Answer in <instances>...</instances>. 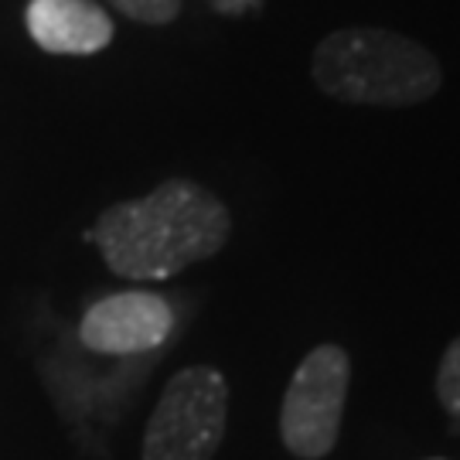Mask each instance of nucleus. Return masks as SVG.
<instances>
[{
	"mask_svg": "<svg viewBox=\"0 0 460 460\" xmlns=\"http://www.w3.org/2000/svg\"><path fill=\"white\" fill-rule=\"evenodd\" d=\"M28 34L51 55H96L113 41V17L93 0H31Z\"/></svg>",
	"mask_w": 460,
	"mask_h": 460,
	"instance_id": "nucleus-6",
	"label": "nucleus"
},
{
	"mask_svg": "<svg viewBox=\"0 0 460 460\" xmlns=\"http://www.w3.org/2000/svg\"><path fill=\"white\" fill-rule=\"evenodd\" d=\"M229 232L232 215L222 198L188 178H167L150 195L110 205L89 235L119 277L167 279L218 256Z\"/></svg>",
	"mask_w": 460,
	"mask_h": 460,
	"instance_id": "nucleus-1",
	"label": "nucleus"
},
{
	"mask_svg": "<svg viewBox=\"0 0 460 460\" xmlns=\"http://www.w3.org/2000/svg\"><path fill=\"white\" fill-rule=\"evenodd\" d=\"M351 389V358L341 345H317L290 376L279 406V440L300 460H324L338 447Z\"/></svg>",
	"mask_w": 460,
	"mask_h": 460,
	"instance_id": "nucleus-4",
	"label": "nucleus"
},
{
	"mask_svg": "<svg viewBox=\"0 0 460 460\" xmlns=\"http://www.w3.org/2000/svg\"><path fill=\"white\" fill-rule=\"evenodd\" d=\"M174 328V311L161 294L123 290L102 296L85 311L79 341L96 355H144L164 345Z\"/></svg>",
	"mask_w": 460,
	"mask_h": 460,
	"instance_id": "nucleus-5",
	"label": "nucleus"
},
{
	"mask_svg": "<svg viewBox=\"0 0 460 460\" xmlns=\"http://www.w3.org/2000/svg\"><path fill=\"white\" fill-rule=\"evenodd\" d=\"M429 460H444V457H429Z\"/></svg>",
	"mask_w": 460,
	"mask_h": 460,
	"instance_id": "nucleus-10",
	"label": "nucleus"
},
{
	"mask_svg": "<svg viewBox=\"0 0 460 460\" xmlns=\"http://www.w3.org/2000/svg\"><path fill=\"white\" fill-rule=\"evenodd\" d=\"M215 4H218V11H243V7L260 4V0H215Z\"/></svg>",
	"mask_w": 460,
	"mask_h": 460,
	"instance_id": "nucleus-9",
	"label": "nucleus"
},
{
	"mask_svg": "<svg viewBox=\"0 0 460 460\" xmlns=\"http://www.w3.org/2000/svg\"><path fill=\"white\" fill-rule=\"evenodd\" d=\"M457 427H460V423H457Z\"/></svg>",
	"mask_w": 460,
	"mask_h": 460,
	"instance_id": "nucleus-11",
	"label": "nucleus"
},
{
	"mask_svg": "<svg viewBox=\"0 0 460 460\" xmlns=\"http://www.w3.org/2000/svg\"><path fill=\"white\" fill-rule=\"evenodd\" d=\"M437 399L447 416L460 423V334L447 345L440 368H437Z\"/></svg>",
	"mask_w": 460,
	"mask_h": 460,
	"instance_id": "nucleus-7",
	"label": "nucleus"
},
{
	"mask_svg": "<svg viewBox=\"0 0 460 460\" xmlns=\"http://www.w3.org/2000/svg\"><path fill=\"white\" fill-rule=\"evenodd\" d=\"M229 423V382L212 365H188L164 385L144 429V460H212Z\"/></svg>",
	"mask_w": 460,
	"mask_h": 460,
	"instance_id": "nucleus-3",
	"label": "nucleus"
},
{
	"mask_svg": "<svg viewBox=\"0 0 460 460\" xmlns=\"http://www.w3.org/2000/svg\"><path fill=\"white\" fill-rule=\"evenodd\" d=\"M314 85L351 106H416L440 93L437 55L389 28H341L311 55Z\"/></svg>",
	"mask_w": 460,
	"mask_h": 460,
	"instance_id": "nucleus-2",
	"label": "nucleus"
},
{
	"mask_svg": "<svg viewBox=\"0 0 460 460\" xmlns=\"http://www.w3.org/2000/svg\"><path fill=\"white\" fill-rule=\"evenodd\" d=\"M119 14L140 24H171L181 14V0H110Z\"/></svg>",
	"mask_w": 460,
	"mask_h": 460,
	"instance_id": "nucleus-8",
	"label": "nucleus"
}]
</instances>
